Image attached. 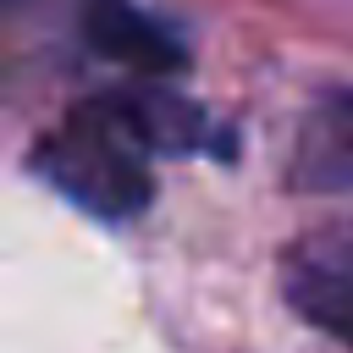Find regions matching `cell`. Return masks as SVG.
Listing matches in <instances>:
<instances>
[{
	"label": "cell",
	"mask_w": 353,
	"mask_h": 353,
	"mask_svg": "<svg viewBox=\"0 0 353 353\" xmlns=\"http://www.w3.org/2000/svg\"><path fill=\"white\" fill-rule=\"evenodd\" d=\"M33 165L55 193H66L72 204H83L99 221H127L154 193L149 154L138 149V138L116 121V110L105 99H94L77 116H66L33 149Z\"/></svg>",
	"instance_id": "cell-1"
},
{
	"label": "cell",
	"mask_w": 353,
	"mask_h": 353,
	"mask_svg": "<svg viewBox=\"0 0 353 353\" xmlns=\"http://www.w3.org/2000/svg\"><path fill=\"white\" fill-rule=\"evenodd\" d=\"M287 303L298 320L353 347V237H309L287 254L281 270Z\"/></svg>",
	"instance_id": "cell-2"
},
{
	"label": "cell",
	"mask_w": 353,
	"mask_h": 353,
	"mask_svg": "<svg viewBox=\"0 0 353 353\" xmlns=\"http://www.w3.org/2000/svg\"><path fill=\"white\" fill-rule=\"evenodd\" d=\"M287 176L303 193H347L353 188V88H325L303 110Z\"/></svg>",
	"instance_id": "cell-3"
},
{
	"label": "cell",
	"mask_w": 353,
	"mask_h": 353,
	"mask_svg": "<svg viewBox=\"0 0 353 353\" xmlns=\"http://www.w3.org/2000/svg\"><path fill=\"white\" fill-rule=\"evenodd\" d=\"M105 105L138 138L143 154H199V149H221L226 143L221 127L199 105H188V99L165 94V88H127V94H110Z\"/></svg>",
	"instance_id": "cell-4"
},
{
	"label": "cell",
	"mask_w": 353,
	"mask_h": 353,
	"mask_svg": "<svg viewBox=\"0 0 353 353\" xmlns=\"http://www.w3.org/2000/svg\"><path fill=\"white\" fill-rule=\"evenodd\" d=\"M83 33L99 55L132 66V72H176L188 61L182 39L154 22L149 11H138L132 0H83Z\"/></svg>",
	"instance_id": "cell-5"
}]
</instances>
